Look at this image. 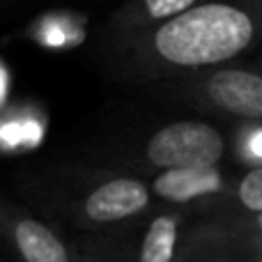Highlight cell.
Wrapping results in <instances>:
<instances>
[{
  "mask_svg": "<svg viewBox=\"0 0 262 262\" xmlns=\"http://www.w3.org/2000/svg\"><path fill=\"white\" fill-rule=\"evenodd\" d=\"M237 195L249 212L262 214V166L253 168L242 177L239 186H237Z\"/></svg>",
  "mask_w": 262,
  "mask_h": 262,
  "instance_id": "ba28073f",
  "label": "cell"
},
{
  "mask_svg": "<svg viewBox=\"0 0 262 262\" xmlns=\"http://www.w3.org/2000/svg\"><path fill=\"white\" fill-rule=\"evenodd\" d=\"M195 5L191 0H149L145 3V9L152 18H177L182 14H186L189 9H193Z\"/></svg>",
  "mask_w": 262,
  "mask_h": 262,
  "instance_id": "9c48e42d",
  "label": "cell"
},
{
  "mask_svg": "<svg viewBox=\"0 0 262 262\" xmlns=\"http://www.w3.org/2000/svg\"><path fill=\"white\" fill-rule=\"evenodd\" d=\"M147 205V189L143 182L120 177L95 189L85 200V214L92 221H120L138 214Z\"/></svg>",
  "mask_w": 262,
  "mask_h": 262,
  "instance_id": "277c9868",
  "label": "cell"
},
{
  "mask_svg": "<svg viewBox=\"0 0 262 262\" xmlns=\"http://www.w3.org/2000/svg\"><path fill=\"white\" fill-rule=\"evenodd\" d=\"M14 239L26 262H69L62 242L39 221H21L14 230Z\"/></svg>",
  "mask_w": 262,
  "mask_h": 262,
  "instance_id": "8992f818",
  "label": "cell"
},
{
  "mask_svg": "<svg viewBox=\"0 0 262 262\" xmlns=\"http://www.w3.org/2000/svg\"><path fill=\"white\" fill-rule=\"evenodd\" d=\"M223 180L219 168H180V170H163L154 180V191L166 200H186L200 198L207 193H216Z\"/></svg>",
  "mask_w": 262,
  "mask_h": 262,
  "instance_id": "5b68a950",
  "label": "cell"
},
{
  "mask_svg": "<svg viewBox=\"0 0 262 262\" xmlns=\"http://www.w3.org/2000/svg\"><path fill=\"white\" fill-rule=\"evenodd\" d=\"M207 95L219 108L239 118H262V74L221 69L207 83Z\"/></svg>",
  "mask_w": 262,
  "mask_h": 262,
  "instance_id": "3957f363",
  "label": "cell"
},
{
  "mask_svg": "<svg viewBox=\"0 0 262 262\" xmlns=\"http://www.w3.org/2000/svg\"><path fill=\"white\" fill-rule=\"evenodd\" d=\"M223 136L207 122H175L154 134L147 145V159L166 170L214 168L223 157Z\"/></svg>",
  "mask_w": 262,
  "mask_h": 262,
  "instance_id": "7a4b0ae2",
  "label": "cell"
},
{
  "mask_svg": "<svg viewBox=\"0 0 262 262\" xmlns=\"http://www.w3.org/2000/svg\"><path fill=\"white\" fill-rule=\"evenodd\" d=\"M249 152L253 154L258 161H262V129L255 131V134L249 138Z\"/></svg>",
  "mask_w": 262,
  "mask_h": 262,
  "instance_id": "30bf717a",
  "label": "cell"
},
{
  "mask_svg": "<svg viewBox=\"0 0 262 262\" xmlns=\"http://www.w3.org/2000/svg\"><path fill=\"white\" fill-rule=\"evenodd\" d=\"M260 32L258 16L235 5H195L157 30L154 46L180 67H207L246 51Z\"/></svg>",
  "mask_w": 262,
  "mask_h": 262,
  "instance_id": "6da1fadb",
  "label": "cell"
},
{
  "mask_svg": "<svg viewBox=\"0 0 262 262\" xmlns=\"http://www.w3.org/2000/svg\"><path fill=\"white\" fill-rule=\"evenodd\" d=\"M258 226H260V230H262V214L258 216Z\"/></svg>",
  "mask_w": 262,
  "mask_h": 262,
  "instance_id": "8fae6325",
  "label": "cell"
},
{
  "mask_svg": "<svg viewBox=\"0 0 262 262\" xmlns=\"http://www.w3.org/2000/svg\"><path fill=\"white\" fill-rule=\"evenodd\" d=\"M177 242V223L170 216H159L152 221L140 246V262H170Z\"/></svg>",
  "mask_w": 262,
  "mask_h": 262,
  "instance_id": "52a82bcc",
  "label": "cell"
}]
</instances>
